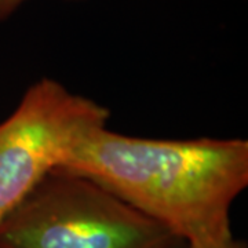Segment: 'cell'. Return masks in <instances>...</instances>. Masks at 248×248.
I'll use <instances>...</instances> for the list:
<instances>
[{
	"label": "cell",
	"mask_w": 248,
	"mask_h": 248,
	"mask_svg": "<svg viewBox=\"0 0 248 248\" xmlns=\"http://www.w3.org/2000/svg\"><path fill=\"white\" fill-rule=\"evenodd\" d=\"M185 243L94 179L57 166L0 223V248H178Z\"/></svg>",
	"instance_id": "obj_2"
},
{
	"label": "cell",
	"mask_w": 248,
	"mask_h": 248,
	"mask_svg": "<svg viewBox=\"0 0 248 248\" xmlns=\"http://www.w3.org/2000/svg\"><path fill=\"white\" fill-rule=\"evenodd\" d=\"M110 110L42 78L0 123V223L86 135L107 127Z\"/></svg>",
	"instance_id": "obj_3"
},
{
	"label": "cell",
	"mask_w": 248,
	"mask_h": 248,
	"mask_svg": "<svg viewBox=\"0 0 248 248\" xmlns=\"http://www.w3.org/2000/svg\"><path fill=\"white\" fill-rule=\"evenodd\" d=\"M61 167L94 179L189 248H246L231 210L248 186L247 140H156L101 127Z\"/></svg>",
	"instance_id": "obj_1"
},
{
	"label": "cell",
	"mask_w": 248,
	"mask_h": 248,
	"mask_svg": "<svg viewBox=\"0 0 248 248\" xmlns=\"http://www.w3.org/2000/svg\"><path fill=\"white\" fill-rule=\"evenodd\" d=\"M25 1L27 0H0V21L7 19Z\"/></svg>",
	"instance_id": "obj_4"
},
{
	"label": "cell",
	"mask_w": 248,
	"mask_h": 248,
	"mask_svg": "<svg viewBox=\"0 0 248 248\" xmlns=\"http://www.w3.org/2000/svg\"><path fill=\"white\" fill-rule=\"evenodd\" d=\"M178 248H189L186 244H184V246H181V247H178Z\"/></svg>",
	"instance_id": "obj_5"
}]
</instances>
